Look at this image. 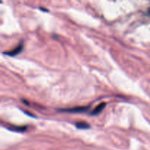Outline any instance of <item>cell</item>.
I'll list each match as a JSON object with an SVG mask.
<instances>
[{
	"label": "cell",
	"instance_id": "cell-1",
	"mask_svg": "<svg viewBox=\"0 0 150 150\" xmlns=\"http://www.w3.org/2000/svg\"><path fill=\"white\" fill-rule=\"evenodd\" d=\"M23 48V44L20 43L18 46H16L14 49H13L12 51H7V52H4V54H6L7 56H10V57H14V56H16L17 54H20L21 52V51Z\"/></svg>",
	"mask_w": 150,
	"mask_h": 150
},
{
	"label": "cell",
	"instance_id": "cell-2",
	"mask_svg": "<svg viewBox=\"0 0 150 150\" xmlns=\"http://www.w3.org/2000/svg\"><path fill=\"white\" fill-rule=\"evenodd\" d=\"M89 107H79V108H69V109H63L62 111L64 112H70V113H81L84 112L86 110H88Z\"/></svg>",
	"mask_w": 150,
	"mask_h": 150
},
{
	"label": "cell",
	"instance_id": "cell-3",
	"mask_svg": "<svg viewBox=\"0 0 150 150\" xmlns=\"http://www.w3.org/2000/svg\"><path fill=\"white\" fill-rule=\"evenodd\" d=\"M105 105H106V104L104 103H103L100 104L99 105H98V106H97L96 108L93 110V111L91 113V114H92V115H98V114H99L100 113L101 111L103 110V108H105Z\"/></svg>",
	"mask_w": 150,
	"mask_h": 150
},
{
	"label": "cell",
	"instance_id": "cell-4",
	"mask_svg": "<svg viewBox=\"0 0 150 150\" xmlns=\"http://www.w3.org/2000/svg\"><path fill=\"white\" fill-rule=\"evenodd\" d=\"M76 127L79 129H88L90 127V125L86 122H78Z\"/></svg>",
	"mask_w": 150,
	"mask_h": 150
},
{
	"label": "cell",
	"instance_id": "cell-5",
	"mask_svg": "<svg viewBox=\"0 0 150 150\" xmlns=\"http://www.w3.org/2000/svg\"><path fill=\"white\" fill-rule=\"evenodd\" d=\"M9 130H15V131H24L26 130V127H12L9 128Z\"/></svg>",
	"mask_w": 150,
	"mask_h": 150
},
{
	"label": "cell",
	"instance_id": "cell-6",
	"mask_svg": "<svg viewBox=\"0 0 150 150\" xmlns=\"http://www.w3.org/2000/svg\"><path fill=\"white\" fill-rule=\"evenodd\" d=\"M0 3H1V1H0Z\"/></svg>",
	"mask_w": 150,
	"mask_h": 150
}]
</instances>
